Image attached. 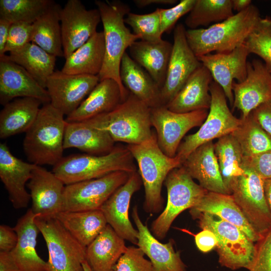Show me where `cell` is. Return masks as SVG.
I'll return each mask as SVG.
<instances>
[{
    "instance_id": "cell-8",
    "label": "cell",
    "mask_w": 271,
    "mask_h": 271,
    "mask_svg": "<svg viewBox=\"0 0 271 271\" xmlns=\"http://www.w3.org/2000/svg\"><path fill=\"white\" fill-rule=\"evenodd\" d=\"M164 183L168 194L167 204L152 222L151 229L158 240L166 237L172 223L181 213L196 206L208 192L197 184L182 166L171 171Z\"/></svg>"
},
{
    "instance_id": "cell-51",
    "label": "cell",
    "mask_w": 271,
    "mask_h": 271,
    "mask_svg": "<svg viewBox=\"0 0 271 271\" xmlns=\"http://www.w3.org/2000/svg\"><path fill=\"white\" fill-rule=\"evenodd\" d=\"M18 242V235L14 228L6 225L0 226V251L11 252Z\"/></svg>"
},
{
    "instance_id": "cell-50",
    "label": "cell",
    "mask_w": 271,
    "mask_h": 271,
    "mask_svg": "<svg viewBox=\"0 0 271 271\" xmlns=\"http://www.w3.org/2000/svg\"><path fill=\"white\" fill-rule=\"evenodd\" d=\"M195 244L198 249L203 253H207L215 248L217 244L215 234L210 230L203 229L195 235Z\"/></svg>"
},
{
    "instance_id": "cell-43",
    "label": "cell",
    "mask_w": 271,
    "mask_h": 271,
    "mask_svg": "<svg viewBox=\"0 0 271 271\" xmlns=\"http://www.w3.org/2000/svg\"><path fill=\"white\" fill-rule=\"evenodd\" d=\"M124 22L130 26L133 33L141 40L157 43L163 40L158 8L152 13L146 14L129 12L125 17Z\"/></svg>"
},
{
    "instance_id": "cell-28",
    "label": "cell",
    "mask_w": 271,
    "mask_h": 271,
    "mask_svg": "<svg viewBox=\"0 0 271 271\" xmlns=\"http://www.w3.org/2000/svg\"><path fill=\"white\" fill-rule=\"evenodd\" d=\"M120 77L126 89L150 108L163 105L159 86L126 52L121 60Z\"/></svg>"
},
{
    "instance_id": "cell-22",
    "label": "cell",
    "mask_w": 271,
    "mask_h": 271,
    "mask_svg": "<svg viewBox=\"0 0 271 271\" xmlns=\"http://www.w3.org/2000/svg\"><path fill=\"white\" fill-rule=\"evenodd\" d=\"M36 165L14 156L7 145L0 144V178L7 190L10 201L16 209L27 207L31 199L26 189Z\"/></svg>"
},
{
    "instance_id": "cell-40",
    "label": "cell",
    "mask_w": 271,
    "mask_h": 271,
    "mask_svg": "<svg viewBox=\"0 0 271 271\" xmlns=\"http://www.w3.org/2000/svg\"><path fill=\"white\" fill-rule=\"evenodd\" d=\"M231 0H196L185 23L189 29L207 27L233 15Z\"/></svg>"
},
{
    "instance_id": "cell-37",
    "label": "cell",
    "mask_w": 271,
    "mask_h": 271,
    "mask_svg": "<svg viewBox=\"0 0 271 271\" xmlns=\"http://www.w3.org/2000/svg\"><path fill=\"white\" fill-rule=\"evenodd\" d=\"M1 57L23 67L45 88L48 78L55 71L56 57L32 42L28 43L19 50Z\"/></svg>"
},
{
    "instance_id": "cell-26",
    "label": "cell",
    "mask_w": 271,
    "mask_h": 271,
    "mask_svg": "<svg viewBox=\"0 0 271 271\" xmlns=\"http://www.w3.org/2000/svg\"><path fill=\"white\" fill-rule=\"evenodd\" d=\"M213 81L209 70L202 65L189 77L183 86L166 105L177 113H187L210 108V86Z\"/></svg>"
},
{
    "instance_id": "cell-36",
    "label": "cell",
    "mask_w": 271,
    "mask_h": 271,
    "mask_svg": "<svg viewBox=\"0 0 271 271\" xmlns=\"http://www.w3.org/2000/svg\"><path fill=\"white\" fill-rule=\"evenodd\" d=\"M56 3L32 24L31 42L56 57H64L60 12Z\"/></svg>"
},
{
    "instance_id": "cell-57",
    "label": "cell",
    "mask_w": 271,
    "mask_h": 271,
    "mask_svg": "<svg viewBox=\"0 0 271 271\" xmlns=\"http://www.w3.org/2000/svg\"><path fill=\"white\" fill-rule=\"evenodd\" d=\"M82 264L84 271H92L86 260L83 262Z\"/></svg>"
},
{
    "instance_id": "cell-20",
    "label": "cell",
    "mask_w": 271,
    "mask_h": 271,
    "mask_svg": "<svg viewBox=\"0 0 271 271\" xmlns=\"http://www.w3.org/2000/svg\"><path fill=\"white\" fill-rule=\"evenodd\" d=\"M142 183L138 172L131 173L126 183L118 188L100 209L107 224L115 232L124 240L136 245L138 231L130 221L128 210L132 196L141 188Z\"/></svg>"
},
{
    "instance_id": "cell-12",
    "label": "cell",
    "mask_w": 271,
    "mask_h": 271,
    "mask_svg": "<svg viewBox=\"0 0 271 271\" xmlns=\"http://www.w3.org/2000/svg\"><path fill=\"white\" fill-rule=\"evenodd\" d=\"M130 174L118 171L99 178L66 185L62 211L100 209L111 195L126 183Z\"/></svg>"
},
{
    "instance_id": "cell-18",
    "label": "cell",
    "mask_w": 271,
    "mask_h": 271,
    "mask_svg": "<svg viewBox=\"0 0 271 271\" xmlns=\"http://www.w3.org/2000/svg\"><path fill=\"white\" fill-rule=\"evenodd\" d=\"M249 54L243 44L229 52L210 53L197 57L209 70L213 81L222 88L231 106L234 100L233 83L234 80L241 82L245 79Z\"/></svg>"
},
{
    "instance_id": "cell-48",
    "label": "cell",
    "mask_w": 271,
    "mask_h": 271,
    "mask_svg": "<svg viewBox=\"0 0 271 271\" xmlns=\"http://www.w3.org/2000/svg\"><path fill=\"white\" fill-rule=\"evenodd\" d=\"M242 167L254 171L263 180L270 179L271 151L251 157H243Z\"/></svg>"
},
{
    "instance_id": "cell-52",
    "label": "cell",
    "mask_w": 271,
    "mask_h": 271,
    "mask_svg": "<svg viewBox=\"0 0 271 271\" xmlns=\"http://www.w3.org/2000/svg\"><path fill=\"white\" fill-rule=\"evenodd\" d=\"M0 271H22L11 252L0 251Z\"/></svg>"
},
{
    "instance_id": "cell-31",
    "label": "cell",
    "mask_w": 271,
    "mask_h": 271,
    "mask_svg": "<svg viewBox=\"0 0 271 271\" xmlns=\"http://www.w3.org/2000/svg\"><path fill=\"white\" fill-rule=\"evenodd\" d=\"M41 104L36 98L20 97L4 105L0 112V138L26 132L35 121Z\"/></svg>"
},
{
    "instance_id": "cell-34",
    "label": "cell",
    "mask_w": 271,
    "mask_h": 271,
    "mask_svg": "<svg viewBox=\"0 0 271 271\" xmlns=\"http://www.w3.org/2000/svg\"><path fill=\"white\" fill-rule=\"evenodd\" d=\"M102 32H96L86 43L66 58L61 71L70 74L97 76L104 58Z\"/></svg>"
},
{
    "instance_id": "cell-1",
    "label": "cell",
    "mask_w": 271,
    "mask_h": 271,
    "mask_svg": "<svg viewBox=\"0 0 271 271\" xmlns=\"http://www.w3.org/2000/svg\"><path fill=\"white\" fill-rule=\"evenodd\" d=\"M94 3L100 13L103 25L105 47L102 67L97 76L99 81L109 78L117 82L124 101L129 91L120 79L121 62L126 50L140 39L125 25L124 18L130 12L127 4L119 1L96 0Z\"/></svg>"
},
{
    "instance_id": "cell-15",
    "label": "cell",
    "mask_w": 271,
    "mask_h": 271,
    "mask_svg": "<svg viewBox=\"0 0 271 271\" xmlns=\"http://www.w3.org/2000/svg\"><path fill=\"white\" fill-rule=\"evenodd\" d=\"M185 26L178 24L164 84L161 89L163 105L168 104L180 90L191 75L202 64L189 46Z\"/></svg>"
},
{
    "instance_id": "cell-25",
    "label": "cell",
    "mask_w": 271,
    "mask_h": 271,
    "mask_svg": "<svg viewBox=\"0 0 271 271\" xmlns=\"http://www.w3.org/2000/svg\"><path fill=\"white\" fill-rule=\"evenodd\" d=\"M36 217L30 208L18 220L14 227L18 242L11 253L22 271H49L47 261L39 256L36 249L37 236L40 232L35 221Z\"/></svg>"
},
{
    "instance_id": "cell-33",
    "label": "cell",
    "mask_w": 271,
    "mask_h": 271,
    "mask_svg": "<svg viewBox=\"0 0 271 271\" xmlns=\"http://www.w3.org/2000/svg\"><path fill=\"white\" fill-rule=\"evenodd\" d=\"M115 142L104 130L89 126L83 122H67L64 149L76 148L85 154L102 155L110 153Z\"/></svg>"
},
{
    "instance_id": "cell-30",
    "label": "cell",
    "mask_w": 271,
    "mask_h": 271,
    "mask_svg": "<svg viewBox=\"0 0 271 271\" xmlns=\"http://www.w3.org/2000/svg\"><path fill=\"white\" fill-rule=\"evenodd\" d=\"M173 44L162 40L157 43L142 40L134 42L128 48L129 56L163 87L167 72Z\"/></svg>"
},
{
    "instance_id": "cell-56",
    "label": "cell",
    "mask_w": 271,
    "mask_h": 271,
    "mask_svg": "<svg viewBox=\"0 0 271 271\" xmlns=\"http://www.w3.org/2000/svg\"><path fill=\"white\" fill-rule=\"evenodd\" d=\"M263 188L265 199L271 213V179L263 180Z\"/></svg>"
},
{
    "instance_id": "cell-21",
    "label": "cell",
    "mask_w": 271,
    "mask_h": 271,
    "mask_svg": "<svg viewBox=\"0 0 271 271\" xmlns=\"http://www.w3.org/2000/svg\"><path fill=\"white\" fill-rule=\"evenodd\" d=\"M20 97H31L43 104L50 102L47 90L22 66L0 58V103L5 105Z\"/></svg>"
},
{
    "instance_id": "cell-19",
    "label": "cell",
    "mask_w": 271,
    "mask_h": 271,
    "mask_svg": "<svg viewBox=\"0 0 271 271\" xmlns=\"http://www.w3.org/2000/svg\"><path fill=\"white\" fill-rule=\"evenodd\" d=\"M65 185L52 172L36 166L27 187L36 217H56L62 211Z\"/></svg>"
},
{
    "instance_id": "cell-55",
    "label": "cell",
    "mask_w": 271,
    "mask_h": 271,
    "mask_svg": "<svg viewBox=\"0 0 271 271\" xmlns=\"http://www.w3.org/2000/svg\"><path fill=\"white\" fill-rule=\"evenodd\" d=\"M233 10L239 13L246 9L252 4L250 0H231Z\"/></svg>"
},
{
    "instance_id": "cell-3",
    "label": "cell",
    "mask_w": 271,
    "mask_h": 271,
    "mask_svg": "<svg viewBox=\"0 0 271 271\" xmlns=\"http://www.w3.org/2000/svg\"><path fill=\"white\" fill-rule=\"evenodd\" d=\"M64 116L50 103L43 104L23 141V149L30 163L54 166L63 157L67 123Z\"/></svg>"
},
{
    "instance_id": "cell-27",
    "label": "cell",
    "mask_w": 271,
    "mask_h": 271,
    "mask_svg": "<svg viewBox=\"0 0 271 271\" xmlns=\"http://www.w3.org/2000/svg\"><path fill=\"white\" fill-rule=\"evenodd\" d=\"M123 101L119 84L112 79L99 81L87 97L70 114L67 122H82L109 112Z\"/></svg>"
},
{
    "instance_id": "cell-41",
    "label": "cell",
    "mask_w": 271,
    "mask_h": 271,
    "mask_svg": "<svg viewBox=\"0 0 271 271\" xmlns=\"http://www.w3.org/2000/svg\"><path fill=\"white\" fill-rule=\"evenodd\" d=\"M55 2L51 0H1L0 18L32 24Z\"/></svg>"
},
{
    "instance_id": "cell-45",
    "label": "cell",
    "mask_w": 271,
    "mask_h": 271,
    "mask_svg": "<svg viewBox=\"0 0 271 271\" xmlns=\"http://www.w3.org/2000/svg\"><path fill=\"white\" fill-rule=\"evenodd\" d=\"M255 253L249 271H271V228L255 243Z\"/></svg>"
},
{
    "instance_id": "cell-5",
    "label": "cell",
    "mask_w": 271,
    "mask_h": 271,
    "mask_svg": "<svg viewBox=\"0 0 271 271\" xmlns=\"http://www.w3.org/2000/svg\"><path fill=\"white\" fill-rule=\"evenodd\" d=\"M126 147L138 164L144 186V208L147 213H157L163 207V184L171 171L182 166V162L177 156L171 158L162 152L154 133L151 139Z\"/></svg>"
},
{
    "instance_id": "cell-16",
    "label": "cell",
    "mask_w": 271,
    "mask_h": 271,
    "mask_svg": "<svg viewBox=\"0 0 271 271\" xmlns=\"http://www.w3.org/2000/svg\"><path fill=\"white\" fill-rule=\"evenodd\" d=\"M99 82L97 76L54 71L48 78L46 85L50 103L68 116L79 106Z\"/></svg>"
},
{
    "instance_id": "cell-9",
    "label": "cell",
    "mask_w": 271,
    "mask_h": 271,
    "mask_svg": "<svg viewBox=\"0 0 271 271\" xmlns=\"http://www.w3.org/2000/svg\"><path fill=\"white\" fill-rule=\"evenodd\" d=\"M210 92L211 102L206 119L197 132L185 137L177 150L176 156L182 163L200 146L231 133L241 122L240 118L232 114L223 89L214 81L210 84Z\"/></svg>"
},
{
    "instance_id": "cell-2",
    "label": "cell",
    "mask_w": 271,
    "mask_h": 271,
    "mask_svg": "<svg viewBox=\"0 0 271 271\" xmlns=\"http://www.w3.org/2000/svg\"><path fill=\"white\" fill-rule=\"evenodd\" d=\"M260 18L258 8L251 4L245 10L207 28L186 30V39L197 57L212 52H229L244 44Z\"/></svg>"
},
{
    "instance_id": "cell-38",
    "label": "cell",
    "mask_w": 271,
    "mask_h": 271,
    "mask_svg": "<svg viewBox=\"0 0 271 271\" xmlns=\"http://www.w3.org/2000/svg\"><path fill=\"white\" fill-rule=\"evenodd\" d=\"M241 119L239 125L231 134L239 144L243 157L271 151V136L261 127L251 113Z\"/></svg>"
},
{
    "instance_id": "cell-11",
    "label": "cell",
    "mask_w": 271,
    "mask_h": 271,
    "mask_svg": "<svg viewBox=\"0 0 271 271\" xmlns=\"http://www.w3.org/2000/svg\"><path fill=\"white\" fill-rule=\"evenodd\" d=\"M242 168L243 172L232 180L229 191L250 225L261 235L271 228L263 180L254 171Z\"/></svg>"
},
{
    "instance_id": "cell-54",
    "label": "cell",
    "mask_w": 271,
    "mask_h": 271,
    "mask_svg": "<svg viewBox=\"0 0 271 271\" xmlns=\"http://www.w3.org/2000/svg\"><path fill=\"white\" fill-rule=\"evenodd\" d=\"M176 0H134L133 3L139 8H144L152 5H173Z\"/></svg>"
},
{
    "instance_id": "cell-35",
    "label": "cell",
    "mask_w": 271,
    "mask_h": 271,
    "mask_svg": "<svg viewBox=\"0 0 271 271\" xmlns=\"http://www.w3.org/2000/svg\"><path fill=\"white\" fill-rule=\"evenodd\" d=\"M64 227L86 247L104 230L107 222L100 209L61 211L56 216Z\"/></svg>"
},
{
    "instance_id": "cell-14",
    "label": "cell",
    "mask_w": 271,
    "mask_h": 271,
    "mask_svg": "<svg viewBox=\"0 0 271 271\" xmlns=\"http://www.w3.org/2000/svg\"><path fill=\"white\" fill-rule=\"evenodd\" d=\"M60 19L65 59L97 32L101 21L98 10L86 9L80 0H68L60 10Z\"/></svg>"
},
{
    "instance_id": "cell-39",
    "label": "cell",
    "mask_w": 271,
    "mask_h": 271,
    "mask_svg": "<svg viewBox=\"0 0 271 271\" xmlns=\"http://www.w3.org/2000/svg\"><path fill=\"white\" fill-rule=\"evenodd\" d=\"M214 151L223 182L230 193L229 188L232 180L243 172L241 149L230 133L218 139L214 144Z\"/></svg>"
},
{
    "instance_id": "cell-49",
    "label": "cell",
    "mask_w": 271,
    "mask_h": 271,
    "mask_svg": "<svg viewBox=\"0 0 271 271\" xmlns=\"http://www.w3.org/2000/svg\"><path fill=\"white\" fill-rule=\"evenodd\" d=\"M251 114L261 127L271 136V100L259 105Z\"/></svg>"
},
{
    "instance_id": "cell-6",
    "label": "cell",
    "mask_w": 271,
    "mask_h": 271,
    "mask_svg": "<svg viewBox=\"0 0 271 271\" xmlns=\"http://www.w3.org/2000/svg\"><path fill=\"white\" fill-rule=\"evenodd\" d=\"M134 161L126 147L118 146L105 155L74 154L63 157L53 166L52 172L67 185L118 171L135 172Z\"/></svg>"
},
{
    "instance_id": "cell-23",
    "label": "cell",
    "mask_w": 271,
    "mask_h": 271,
    "mask_svg": "<svg viewBox=\"0 0 271 271\" xmlns=\"http://www.w3.org/2000/svg\"><path fill=\"white\" fill-rule=\"evenodd\" d=\"M132 217L138 231L137 245L150 258L154 271H186V265L180 252L175 250L173 240L166 243L159 241L142 221L136 206Z\"/></svg>"
},
{
    "instance_id": "cell-10",
    "label": "cell",
    "mask_w": 271,
    "mask_h": 271,
    "mask_svg": "<svg viewBox=\"0 0 271 271\" xmlns=\"http://www.w3.org/2000/svg\"><path fill=\"white\" fill-rule=\"evenodd\" d=\"M35 221L48 248L49 271H84L86 247L56 217H36Z\"/></svg>"
},
{
    "instance_id": "cell-4",
    "label": "cell",
    "mask_w": 271,
    "mask_h": 271,
    "mask_svg": "<svg viewBox=\"0 0 271 271\" xmlns=\"http://www.w3.org/2000/svg\"><path fill=\"white\" fill-rule=\"evenodd\" d=\"M151 111V108L129 92L126 99L112 111L82 122L106 131L115 142L139 144L154 134Z\"/></svg>"
},
{
    "instance_id": "cell-13",
    "label": "cell",
    "mask_w": 271,
    "mask_h": 271,
    "mask_svg": "<svg viewBox=\"0 0 271 271\" xmlns=\"http://www.w3.org/2000/svg\"><path fill=\"white\" fill-rule=\"evenodd\" d=\"M207 110L177 113L163 105L152 108V125L156 129L158 144L167 156L176 155L181 141L191 128L200 126L206 119Z\"/></svg>"
},
{
    "instance_id": "cell-17",
    "label": "cell",
    "mask_w": 271,
    "mask_h": 271,
    "mask_svg": "<svg viewBox=\"0 0 271 271\" xmlns=\"http://www.w3.org/2000/svg\"><path fill=\"white\" fill-rule=\"evenodd\" d=\"M233 109L241 112V118L246 117L262 103L271 100V74L258 59L247 61V74L241 82L232 84Z\"/></svg>"
},
{
    "instance_id": "cell-47",
    "label": "cell",
    "mask_w": 271,
    "mask_h": 271,
    "mask_svg": "<svg viewBox=\"0 0 271 271\" xmlns=\"http://www.w3.org/2000/svg\"><path fill=\"white\" fill-rule=\"evenodd\" d=\"M195 1L196 0H181L172 8H158L162 33L170 31L180 18L189 13Z\"/></svg>"
},
{
    "instance_id": "cell-44",
    "label": "cell",
    "mask_w": 271,
    "mask_h": 271,
    "mask_svg": "<svg viewBox=\"0 0 271 271\" xmlns=\"http://www.w3.org/2000/svg\"><path fill=\"white\" fill-rule=\"evenodd\" d=\"M145 255L139 247H127L113 266L112 271H154L151 261L147 259Z\"/></svg>"
},
{
    "instance_id": "cell-46",
    "label": "cell",
    "mask_w": 271,
    "mask_h": 271,
    "mask_svg": "<svg viewBox=\"0 0 271 271\" xmlns=\"http://www.w3.org/2000/svg\"><path fill=\"white\" fill-rule=\"evenodd\" d=\"M32 24L24 22L11 24L8 40L4 50L11 53L21 49L31 42Z\"/></svg>"
},
{
    "instance_id": "cell-29",
    "label": "cell",
    "mask_w": 271,
    "mask_h": 271,
    "mask_svg": "<svg viewBox=\"0 0 271 271\" xmlns=\"http://www.w3.org/2000/svg\"><path fill=\"white\" fill-rule=\"evenodd\" d=\"M190 212L208 213L237 226L253 242L260 238L231 195L208 192Z\"/></svg>"
},
{
    "instance_id": "cell-32",
    "label": "cell",
    "mask_w": 271,
    "mask_h": 271,
    "mask_svg": "<svg viewBox=\"0 0 271 271\" xmlns=\"http://www.w3.org/2000/svg\"><path fill=\"white\" fill-rule=\"evenodd\" d=\"M127 247L108 224L86 247V260L92 271H112Z\"/></svg>"
},
{
    "instance_id": "cell-53",
    "label": "cell",
    "mask_w": 271,
    "mask_h": 271,
    "mask_svg": "<svg viewBox=\"0 0 271 271\" xmlns=\"http://www.w3.org/2000/svg\"><path fill=\"white\" fill-rule=\"evenodd\" d=\"M11 24L9 21L0 18V57L5 55L4 50Z\"/></svg>"
},
{
    "instance_id": "cell-24",
    "label": "cell",
    "mask_w": 271,
    "mask_h": 271,
    "mask_svg": "<svg viewBox=\"0 0 271 271\" xmlns=\"http://www.w3.org/2000/svg\"><path fill=\"white\" fill-rule=\"evenodd\" d=\"M182 166L208 192L230 195L223 182L212 141L194 150Z\"/></svg>"
},
{
    "instance_id": "cell-42",
    "label": "cell",
    "mask_w": 271,
    "mask_h": 271,
    "mask_svg": "<svg viewBox=\"0 0 271 271\" xmlns=\"http://www.w3.org/2000/svg\"><path fill=\"white\" fill-rule=\"evenodd\" d=\"M244 45L249 54L258 55L271 74V18H260Z\"/></svg>"
},
{
    "instance_id": "cell-7",
    "label": "cell",
    "mask_w": 271,
    "mask_h": 271,
    "mask_svg": "<svg viewBox=\"0 0 271 271\" xmlns=\"http://www.w3.org/2000/svg\"><path fill=\"white\" fill-rule=\"evenodd\" d=\"M198 220L199 227L212 231L216 235L215 250L218 262L231 270L246 268L249 270L255 256V243L237 226L208 213L190 212Z\"/></svg>"
}]
</instances>
